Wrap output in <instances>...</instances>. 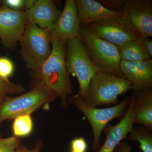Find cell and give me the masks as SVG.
I'll return each mask as SVG.
<instances>
[{"label": "cell", "instance_id": "1", "mask_svg": "<svg viewBox=\"0 0 152 152\" xmlns=\"http://www.w3.org/2000/svg\"><path fill=\"white\" fill-rule=\"evenodd\" d=\"M66 41L53 40L50 56L40 68L30 72L32 81L45 86L56 93L62 107H68L67 100L72 93V83L65 63Z\"/></svg>", "mask_w": 152, "mask_h": 152}, {"label": "cell", "instance_id": "2", "mask_svg": "<svg viewBox=\"0 0 152 152\" xmlns=\"http://www.w3.org/2000/svg\"><path fill=\"white\" fill-rule=\"evenodd\" d=\"M58 98V95L51 90L32 81L29 91L15 97L7 96L0 103V125L7 120L31 114Z\"/></svg>", "mask_w": 152, "mask_h": 152}, {"label": "cell", "instance_id": "3", "mask_svg": "<svg viewBox=\"0 0 152 152\" xmlns=\"http://www.w3.org/2000/svg\"><path fill=\"white\" fill-rule=\"evenodd\" d=\"M19 42L21 56L30 72L40 68L51 53V31L41 28L31 22L27 23Z\"/></svg>", "mask_w": 152, "mask_h": 152}, {"label": "cell", "instance_id": "4", "mask_svg": "<svg viewBox=\"0 0 152 152\" xmlns=\"http://www.w3.org/2000/svg\"><path fill=\"white\" fill-rule=\"evenodd\" d=\"M130 90L132 86L126 79L100 71L91 80L83 100L86 104L93 107L117 104L119 96Z\"/></svg>", "mask_w": 152, "mask_h": 152}, {"label": "cell", "instance_id": "5", "mask_svg": "<svg viewBox=\"0 0 152 152\" xmlns=\"http://www.w3.org/2000/svg\"><path fill=\"white\" fill-rule=\"evenodd\" d=\"M65 51L68 72L77 77L79 86L78 95L85 99L91 80L100 71L90 59L86 47L80 37L66 41Z\"/></svg>", "mask_w": 152, "mask_h": 152}, {"label": "cell", "instance_id": "6", "mask_svg": "<svg viewBox=\"0 0 152 152\" xmlns=\"http://www.w3.org/2000/svg\"><path fill=\"white\" fill-rule=\"evenodd\" d=\"M80 38L90 59L101 72L123 77L120 69L121 58L116 46L98 37L83 26H81Z\"/></svg>", "mask_w": 152, "mask_h": 152}, {"label": "cell", "instance_id": "7", "mask_svg": "<svg viewBox=\"0 0 152 152\" xmlns=\"http://www.w3.org/2000/svg\"><path fill=\"white\" fill-rule=\"evenodd\" d=\"M68 102L79 109L85 115L91 125L93 133L92 150L97 152L100 148L101 134L112 120L124 116L130 103V99L126 97L119 104L113 107L99 109L86 104L78 94L68 98Z\"/></svg>", "mask_w": 152, "mask_h": 152}, {"label": "cell", "instance_id": "8", "mask_svg": "<svg viewBox=\"0 0 152 152\" xmlns=\"http://www.w3.org/2000/svg\"><path fill=\"white\" fill-rule=\"evenodd\" d=\"M85 27L98 37L116 46L142 38L130 20L123 15L99 20Z\"/></svg>", "mask_w": 152, "mask_h": 152}, {"label": "cell", "instance_id": "9", "mask_svg": "<svg viewBox=\"0 0 152 152\" xmlns=\"http://www.w3.org/2000/svg\"><path fill=\"white\" fill-rule=\"evenodd\" d=\"M26 11L0 7V39L4 46L13 49L20 41L27 23Z\"/></svg>", "mask_w": 152, "mask_h": 152}, {"label": "cell", "instance_id": "10", "mask_svg": "<svg viewBox=\"0 0 152 152\" xmlns=\"http://www.w3.org/2000/svg\"><path fill=\"white\" fill-rule=\"evenodd\" d=\"M121 13L130 20L142 37H151L152 0H124Z\"/></svg>", "mask_w": 152, "mask_h": 152}, {"label": "cell", "instance_id": "11", "mask_svg": "<svg viewBox=\"0 0 152 152\" xmlns=\"http://www.w3.org/2000/svg\"><path fill=\"white\" fill-rule=\"evenodd\" d=\"M80 28L75 0H66L64 10L51 31V41L80 37Z\"/></svg>", "mask_w": 152, "mask_h": 152}, {"label": "cell", "instance_id": "12", "mask_svg": "<svg viewBox=\"0 0 152 152\" xmlns=\"http://www.w3.org/2000/svg\"><path fill=\"white\" fill-rule=\"evenodd\" d=\"M120 69L133 91L152 90V58L138 61L121 60Z\"/></svg>", "mask_w": 152, "mask_h": 152}, {"label": "cell", "instance_id": "13", "mask_svg": "<svg viewBox=\"0 0 152 152\" xmlns=\"http://www.w3.org/2000/svg\"><path fill=\"white\" fill-rule=\"evenodd\" d=\"M133 94L130 98V103L127 111L121 121L115 126L107 125L103 130L105 134L104 142L97 152H113L122 141L126 138L133 127Z\"/></svg>", "mask_w": 152, "mask_h": 152}, {"label": "cell", "instance_id": "14", "mask_svg": "<svg viewBox=\"0 0 152 152\" xmlns=\"http://www.w3.org/2000/svg\"><path fill=\"white\" fill-rule=\"evenodd\" d=\"M26 12L28 22L51 31L61 12L50 0H38Z\"/></svg>", "mask_w": 152, "mask_h": 152}, {"label": "cell", "instance_id": "15", "mask_svg": "<svg viewBox=\"0 0 152 152\" xmlns=\"http://www.w3.org/2000/svg\"><path fill=\"white\" fill-rule=\"evenodd\" d=\"M80 24L86 26L93 22L123 15L121 12L107 9L94 0H75Z\"/></svg>", "mask_w": 152, "mask_h": 152}, {"label": "cell", "instance_id": "16", "mask_svg": "<svg viewBox=\"0 0 152 152\" xmlns=\"http://www.w3.org/2000/svg\"><path fill=\"white\" fill-rule=\"evenodd\" d=\"M133 121L134 124L152 131V90L134 91Z\"/></svg>", "mask_w": 152, "mask_h": 152}, {"label": "cell", "instance_id": "17", "mask_svg": "<svg viewBox=\"0 0 152 152\" xmlns=\"http://www.w3.org/2000/svg\"><path fill=\"white\" fill-rule=\"evenodd\" d=\"M142 38L129 41L117 46L121 60L138 61L151 58L145 48Z\"/></svg>", "mask_w": 152, "mask_h": 152}, {"label": "cell", "instance_id": "18", "mask_svg": "<svg viewBox=\"0 0 152 152\" xmlns=\"http://www.w3.org/2000/svg\"><path fill=\"white\" fill-rule=\"evenodd\" d=\"M128 135L129 141L137 142L139 144L138 147L142 152H152L151 131L142 125H139L133 127Z\"/></svg>", "mask_w": 152, "mask_h": 152}, {"label": "cell", "instance_id": "19", "mask_svg": "<svg viewBox=\"0 0 152 152\" xmlns=\"http://www.w3.org/2000/svg\"><path fill=\"white\" fill-rule=\"evenodd\" d=\"M34 124L31 114L20 116L14 119L12 129L13 136L17 137H27L32 133Z\"/></svg>", "mask_w": 152, "mask_h": 152}, {"label": "cell", "instance_id": "20", "mask_svg": "<svg viewBox=\"0 0 152 152\" xmlns=\"http://www.w3.org/2000/svg\"><path fill=\"white\" fill-rule=\"evenodd\" d=\"M26 92V89L20 84L10 81L8 79L0 77V103H1L8 95L21 94Z\"/></svg>", "mask_w": 152, "mask_h": 152}, {"label": "cell", "instance_id": "21", "mask_svg": "<svg viewBox=\"0 0 152 152\" xmlns=\"http://www.w3.org/2000/svg\"><path fill=\"white\" fill-rule=\"evenodd\" d=\"M21 143L20 139L15 136L6 138H0V152H14Z\"/></svg>", "mask_w": 152, "mask_h": 152}, {"label": "cell", "instance_id": "22", "mask_svg": "<svg viewBox=\"0 0 152 152\" xmlns=\"http://www.w3.org/2000/svg\"><path fill=\"white\" fill-rule=\"evenodd\" d=\"M14 65L10 59L6 57H0V77L8 79L13 74Z\"/></svg>", "mask_w": 152, "mask_h": 152}, {"label": "cell", "instance_id": "23", "mask_svg": "<svg viewBox=\"0 0 152 152\" xmlns=\"http://www.w3.org/2000/svg\"><path fill=\"white\" fill-rule=\"evenodd\" d=\"M97 1L107 9L121 12L124 0H99Z\"/></svg>", "mask_w": 152, "mask_h": 152}, {"label": "cell", "instance_id": "24", "mask_svg": "<svg viewBox=\"0 0 152 152\" xmlns=\"http://www.w3.org/2000/svg\"><path fill=\"white\" fill-rule=\"evenodd\" d=\"M71 150L81 152H86L88 148V144L83 137L76 138L70 142Z\"/></svg>", "mask_w": 152, "mask_h": 152}, {"label": "cell", "instance_id": "25", "mask_svg": "<svg viewBox=\"0 0 152 152\" xmlns=\"http://www.w3.org/2000/svg\"><path fill=\"white\" fill-rule=\"evenodd\" d=\"M1 5L14 10L23 11L24 9V0H4Z\"/></svg>", "mask_w": 152, "mask_h": 152}, {"label": "cell", "instance_id": "26", "mask_svg": "<svg viewBox=\"0 0 152 152\" xmlns=\"http://www.w3.org/2000/svg\"><path fill=\"white\" fill-rule=\"evenodd\" d=\"M43 148V145L42 142L40 140H38L36 142L35 144L32 148H28L24 145L21 143L14 152H41Z\"/></svg>", "mask_w": 152, "mask_h": 152}, {"label": "cell", "instance_id": "27", "mask_svg": "<svg viewBox=\"0 0 152 152\" xmlns=\"http://www.w3.org/2000/svg\"><path fill=\"white\" fill-rule=\"evenodd\" d=\"M132 147L128 142L122 141L118 145L113 152H132Z\"/></svg>", "mask_w": 152, "mask_h": 152}, {"label": "cell", "instance_id": "28", "mask_svg": "<svg viewBox=\"0 0 152 152\" xmlns=\"http://www.w3.org/2000/svg\"><path fill=\"white\" fill-rule=\"evenodd\" d=\"M142 40L143 42L144 46L146 50L150 56L152 57V40L150 39L149 38H142Z\"/></svg>", "mask_w": 152, "mask_h": 152}, {"label": "cell", "instance_id": "29", "mask_svg": "<svg viewBox=\"0 0 152 152\" xmlns=\"http://www.w3.org/2000/svg\"><path fill=\"white\" fill-rule=\"evenodd\" d=\"M36 0H24L25 11L28 10L31 8L36 3Z\"/></svg>", "mask_w": 152, "mask_h": 152}, {"label": "cell", "instance_id": "30", "mask_svg": "<svg viewBox=\"0 0 152 152\" xmlns=\"http://www.w3.org/2000/svg\"><path fill=\"white\" fill-rule=\"evenodd\" d=\"M70 152H81L77 151H73V150H71L70 151Z\"/></svg>", "mask_w": 152, "mask_h": 152}, {"label": "cell", "instance_id": "31", "mask_svg": "<svg viewBox=\"0 0 152 152\" xmlns=\"http://www.w3.org/2000/svg\"><path fill=\"white\" fill-rule=\"evenodd\" d=\"M2 1H0V4H1Z\"/></svg>", "mask_w": 152, "mask_h": 152}]
</instances>
